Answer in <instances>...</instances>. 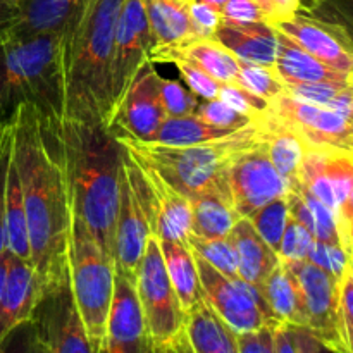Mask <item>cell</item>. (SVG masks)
<instances>
[{
	"instance_id": "obj_1",
	"label": "cell",
	"mask_w": 353,
	"mask_h": 353,
	"mask_svg": "<svg viewBox=\"0 0 353 353\" xmlns=\"http://www.w3.org/2000/svg\"><path fill=\"white\" fill-rule=\"evenodd\" d=\"M12 162L26 212L30 262L41 292L68 274L71 210L61 154V130L23 103L9 119Z\"/></svg>"
},
{
	"instance_id": "obj_2",
	"label": "cell",
	"mask_w": 353,
	"mask_h": 353,
	"mask_svg": "<svg viewBox=\"0 0 353 353\" xmlns=\"http://www.w3.org/2000/svg\"><path fill=\"white\" fill-rule=\"evenodd\" d=\"M61 154L69 210L114 261L123 147L102 123L64 119Z\"/></svg>"
},
{
	"instance_id": "obj_3",
	"label": "cell",
	"mask_w": 353,
	"mask_h": 353,
	"mask_svg": "<svg viewBox=\"0 0 353 353\" xmlns=\"http://www.w3.org/2000/svg\"><path fill=\"white\" fill-rule=\"evenodd\" d=\"M124 0H90L61 33L64 119L107 126L112 114L114 31Z\"/></svg>"
},
{
	"instance_id": "obj_4",
	"label": "cell",
	"mask_w": 353,
	"mask_h": 353,
	"mask_svg": "<svg viewBox=\"0 0 353 353\" xmlns=\"http://www.w3.org/2000/svg\"><path fill=\"white\" fill-rule=\"evenodd\" d=\"M23 103L61 130L64 121V85L61 33L0 37V121L7 123Z\"/></svg>"
},
{
	"instance_id": "obj_5",
	"label": "cell",
	"mask_w": 353,
	"mask_h": 353,
	"mask_svg": "<svg viewBox=\"0 0 353 353\" xmlns=\"http://www.w3.org/2000/svg\"><path fill=\"white\" fill-rule=\"evenodd\" d=\"M259 141L257 123H250L230 137L193 147H168L131 140H119V143L138 164L154 171L188 199L212 193L230 202L228 169L238 155Z\"/></svg>"
},
{
	"instance_id": "obj_6",
	"label": "cell",
	"mask_w": 353,
	"mask_h": 353,
	"mask_svg": "<svg viewBox=\"0 0 353 353\" xmlns=\"http://www.w3.org/2000/svg\"><path fill=\"white\" fill-rule=\"evenodd\" d=\"M68 272L78 312L95 353H103L107 316L114 290V261L97 245L85 226L71 216Z\"/></svg>"
},
{
	"instance_id": "obj_7",
	"label": "cell",
	"mask_w": 353,
	"mask_h": 353,
	"mask_svg": "<svg viewBox=\"0 0 353 353\" xmlns=\"http://www.w3.org/2000/svg\"><path fill=\"white\" fill-rule=\"evenodd\" d=\"M123 147V145H121ZM155 199L145 169L123 148L119 207L114 231V269L134 279L145 243L154 234Z\"/></svg>"
},
{
	"instance_id": "obj_8",
	"label": "cell",
	"mask_w": 353,
	"mask_h": 353,
	"mask_svg": "<svg viewBox=\"0 0 353 353\" xmlns=\"http://www.w3.org/2000/svg\"><path fill=\"white\" fill-rule=\"evenodd\" d=\"M134 288L152 343H162L185 327L186 316L169 281L161 245L155 234L147 238L143 255L134 274Z\"/></svg>"
},
{
	"instance_id": "obj_9",
	"label": "cell",
	"mask_w": 353,
	"mask_h": 353,
	"mask_svg": "<svg viewBox=\"0 0 353 353\" xmlns=\"http://www.w3.org/2000/svg\"><path fill=\"white\" fill-rule=\"evenodd\" d=\"M268 114L293 131L309 150L352 152V119L327 107L295 99L283 92L269 102Z\"/></svg>"
},
{
	"instance_id": "obj_10",
	"label": "cell",
	"mask_w": 353,
	"mask_h": 353,
	"mask_svg": "<svg viewBox=\"0 0 353 353\" xmlns=\"http://www.w3.org/2000/svg\"><path fill=\"white\" fill-rule=\"evenodd\" d=\"M195 255V254H193ZM203 302L236 333H250L265 326H278L268 305L254 286L231 279L195 255Z\"/></svg>"
},
{
	"instance_id": "obj_11",
	"label": "cell",
	"mask_w": 353,
	"mask_h": 353,
	"mask_svg": "<svg viewBox=\"0 0 353 353\" xmlns=\"http://www.w3.org/2000/svg\"><path fill=\"white\" fill-rule=\"evenodd\" d=\"M30 321L47 353H95L72 299L69 272L41 292Z\"/></svg>"
},
{
	"instance_id": "obj_12",
	"label": "cell",
	"mask_w": 353,
	"mask_h": 353,
	"mask_svg": "<svg viewBox=\"0 0 353 353\" xmlns=\"http://www.w3.org/2000/svg\"><path fill=\"white\" fill-rule=\"evenodd\" d=\"M159 72L154 62L141 64L130 86L114 107L107 128L117 140H131L148 143L165 121L159 90Z\"/></svg>"
},
{
	"instance_id": "obj_13",
	"label": "cell",
	"mask_w": 353,
	"mask_h": 353,
	"mask_svg": "<svg viewBox=\"0 0 353 353\" xmlns=\"http://www.w3.org/2000/svg\"><path fill=\"white\" fill-rule=\"evenodd\" d=\"M226 181L231 207L240 217H250L262 205L292 192L290 183L272 165L262 141L234 159Z\"/></svg>"
},
{
	"instance_id": "obj_14",
	"label": "cell",
	"mask_w": 353,
	"mask_h": 353,
	"mask_svg": "<svg viewBox=\"0 0 353 353\" xmlns=\"http://www.w3.org/2000/svg\"><path fill=\"white\" fill-rule=\"evenodd\" d=\"M295 278L302 300L305 327L331 353H352L336 330V281L310 262L279 261Z\"/></svg>"
},
{
	"instance_id": "obj_15",
	"label": "cell",
	"mask_w": 353,
	"mask_h": 353,
	"mask_svg": "<svg viewBox=\"0 0 353 353\" xmlns=\"http://www.w3.org/2000/svg\"><path fill=\"white\" fill-rule=\"evenodd\" d=\"M152 48L150 28L143 0H124L114 31L112 110L130 86Z\"/></svg>"
},
{
	"instance_id": "obj_16",
	"label": "cell",
	"mask_w": 353,
	"mask_h": 353,
	"mask_svg": "<svg viewBox=\"0 0 353 353\" xmlns=\"http://www.w3.org/2000/svg\"><path fill=\"white\" fill-rule=\"evenodd\" d=\"M150 350L152 338L134 288V279L116 271L103 353H150Z\"/></svg>"
},
{
	"instance_id": "obj_17",
	"label": "cell",
	"mask_w": 353,
	"mask_h": 353,
	"mask_svg": "<svg viewBox=\"0 0 353 353\" xmlns=\"http://www.w3.org/2000/svg\"><path fill=\"white\" fill-rule=\"evenodd\" d=\"M279 33L292 38L307 54L323 64L353 74V52L348 31L341 24L316 19L307 14L296 12L290 19L272 24Z\"/></svg>"
},
{
	"instance_id": "obj_18",
	"label": "cell",
	"mask_w": 353,
	"mask_h": 353,
	"mask_svg": "<svg viewBox=\"0 0 353 353\" xmlns=\"http://www.w3.org/2000/svg\"><path fill=\"white\" fill-rule=\"evenodd\" d=\"M40 295L41 286L33 265L28 261L14 257L9 252V265L0 307V341L10 330L30 321Z\"/></svg>"
},
{
	"instance_id": "obj_19",
	"label": "cell",
	"mask_w": 353,
	"mask_h": 353,
	"mask_svg": "<svg viewBox=\"0 0 353 353\" xmlns=\"http://www.w3.org/2000/svg\"><path fill=\"white\" fill-rule=\"evenodd\" d=\"M90 0H16V19L6 31L10 37L62 33L74 23Z\"/></svg>"
},
{
	"instance_id": "obj_20",
	"label": "cell",
	"mask_w": 353,
	"mask_h": 353,
	"mask_svg": "<svg viewBox=\"0 0 353 353\" xmlns=\"http://www.w3.org/2000/svg\"><path fill=\"white\" fill-rule=\"evenodd\" d=\"M219 41L243 64L272 68L278 47V31L265 21L257 23H230L223 21L214 33Z\"/></svg>"
},
{
	"instance_id": "obj_21",
	"label": "cell",
	"mask_w": 353,
	"mask_h": 353,
	"mask_svg": "<svg viewBox=\"0 0 353 353\" xmlns=\"http://www.w3.org/2000/svg\"><path fill=\"white\" fill-rule=\"evenodd\" d=\"M171 59L192 62L216 81L236 85L240 61L214 38H190L174 47L150 52L148 55L150 62H169Z\"/></svg>"
},
{
	"instance_id": "obj_22",
	"label": "cell",
	"mask_w": 353,
	"mask_h": 353,
	"mask_svg": "<svg viewBox=\"0 0 353 353\" xmlns=\"http://www.w3.org/2000/svg\"><path fill=\"white\" fill-rule=\"evenodd\" d=\"M131 157V155H130ZM143 168V165H141ZM150 179L155 199L154 234L159 240L185 243L192 234V202L188 196L179 193L150 169L143 168Z\"/></svg>"
},
{
	"instance_id": "obj_23",
	"label": "cell",
	"mask_w": 353,
	"mask_h": 353,
	"mask_svg": "<svg viewBox=\"0 0 353 353\" xmlns=\"http://www.w3.org/2000/svg\"><path fill=\"white\" fill-rule=\"evenodd\" d=\"M238 257V274L241 281L261 290L272 269L279 264L276 252L259 236L247 217H240L228 236Z\"/></svg>"
},
{
	"instance_id": "obj_24",
	"label": "cell",
	"mask_w": 353,
	"mask_h": 353,
	"mask_svg": "<svg viewBox=\"0 0 353 353\" xmlns=\"http://www.w3.org/2000/svg\"><path fill=\"white\" fill-rule=\"evenodd\" d=\"M274 69L283 83H353V74L323 64L279 31Z\"/></svg>"
},
{
	"instance_id": "obj_25",
	"label": "cell",
	"mask_w": 353,
	"mask_h": 353,
	"mask_svg": "<svg viewBox=\"0 0 353 353\" xmlns=\"http://www.w3.org/2000/svg\"><path fill=\"white\" fill-rule=\"evenodd\" d=\"M255 123H257L261 141L265 147L272 165L293 188L299 181L300 168L309 148L293 131L279 124L268 112Z\"/></svg>"
},
{
	"instance_id": "obj_26",
	"label": "cell",
	"mask_w": 353,
	"mask_h": 353,
	"mask_svg": "<svg viewBox=\"0 0 353 353\" xmlns=\"http://www.w3.org/2000/svg\"><path fill=\"white\" fill-rule=\"evenodd\" d=\"M324 169L336 202L340 243L348 255L353 245V157L352 152H324Z\"/></svg>"
},
{
	"instance_id": "obj_27",
	"label": "cell",
	"mask_w": 353,
	"mask_h": 353,
	"mask_svg": "<svg viewBox=\"0 0 353 353\" xmlns=\"http://www.w3.org/2000/svg\"><path fill=\"white\" fill-rule=\"evenodd\" d=\"M185 331L195 353H240L236 331L203 300L186 314Z\"/></svg>"
},
{
	"instance_id": "obj_28",
	"label": "cell",
	"mask_w": 353,
	"mask_h": 353,
	"mask_svg": "<svg viewBox=\"0 0 353 353\" xmlns=\"http://www.w3.org/2000/svg\"><path fill=\"white\" fill-rule=\"evenodd\" d=\"M150 28V52L174 47L193 37L188 3L179 0H143ZM150 55V54H148Z\"/></svg>"
},
{
	"instance_id": "obj_29",
	"label": "cell",
	"mask_w": 353,
	"mask_h": 353,
	"mask_svg": "<svg viewBox=\"0 0 353 353\" xmlns=\"http://www.w3.org/2000/svg\"><path fill=\"white\" fill-rule=\"evenodd\" d=\"M159 245H161L169 281L186 316L193 307H196L203 300L195 255L190 250L188 245L178 243V241L159 240Z\"/></svg>"
},
{
	"instance_id": "obj_30",
	"label": "cell",
	"mask_w": 353,
	"mask_h": 353,
	"mask_svg": "<svg viewBox=\"0 0 353 353\" xmlns=\"http://www.w3.org/2000/svg\"><path fill=\"white\" fill-rule=\"evenodd\" d=\"M269 314L278 324L305 327L299 286L288 269L279 262L259 290Z\"/></svg>"
},
{
	"instance_id": "obj_31",
	"label": "cell",
	"mask_w": 353,
	"mask_h": 353,
	"mask_svg": "<svg viewBox=\"0 0 353 353\" xmlns=\"http://www.w3.org/2000/svg\"><path fill=\"white\" fill-rule=\"evenodd\" d=\"M286 200H288L290 217H293L303 228H307L314 240L341 247L336 219L327 207H324L319 200L314 199L300 185L293 186Z\"/></svg>"
},
{
	"instance_id": "obj_32",
	"label": "cell",
	"mask_w": 353,
	"mask_h": 353,
	"mask_svg": "<svg viewBox=\"0 0 353 353\" xmlns=\"http://www.w3.org/2000/svg\"><path fill=\"white\" fill-rule=\"evenodd\" d=\"M192 202V234L205 240L228 238L231 230L240 219L230 202L221 196L205 193L190 199Z\"/></svg>"
},
{
	"instance_id": "obj_33",
	"label": "cell",
	"mask_w": 353,
	"mask_h": 353,
	"mask_svg": "<svg viewBox=\"0 0 353 353\" xmlns=\"http://www.w3.org/2000/svg\"><path fill=\"white\" fill-rule=\"evenodd\" d=\"M6 245L7 250L14 257L30 262V240H28L26 212H24L23 192H21V183L16 171V165L12 162V154H10L6 183Z\"/></svg>"
},
{
	"instance_id": "obj_34",
	"label": "cell",
	"mask_w": 353,
	"mask_h": 353,
	"mask_svg": "<svg viewBox=\"0 0 353 353\" xmlns=\"http://www.w3.org/2000/svg\"><path fill=\"white\" fill-rule=\"evenodd\" d=\"M231 133L234 131L210 126L195 114H192V116L165 117V121L155 133L154 140L148 143L168 145V147H193V145L221 140V138L230 137Z\"/></svg>"
},
{
	"instance_id": "obj_35",
	"label": "cell",
	"mask_w": 353,
	"mask_h": 353,
	"mask_svg": "<svg viewBox=\"0 0 353 353\" xmlns=\"http://www.w3.org/2000/svg\"><path fill=\"white\" fill-rule=\"evenodd\" d=\"M285 92L295 99L327 107L353 119V83H283Z\"/></svg>"
},
{
	"instance_id": "obj_36",
	"label": "cell",
	"mask_w": 353,
	"mask_h": 353,
	"mask_svg": "<svg viewBox=\"0 0 353 353\" xmlns=\"http://www.w3.org/2000/svg\"><path fill=\"white\" fill-rule=\"evenodd\" d=\"M288 196V195H286ZM286 196L283 199L271 200L269 203L262 205L261 209L255 210L250 217H247L259 233V236L276 252L278 255L279 243H281L283 233L286 230V224L290 219L288 200Z\"/></svg>"
},
{
	"instance_id": "obj_37",
	"label": "cell",
	"mask_w": 353,
	"mask_h": 353,
	"mask_svg": "<svg viewBox=\"0 0 353 353\" xmlns=\"http://www.w3.org/2000/svg\"><path fill=\"white\" fill-rule=\"evenodd\" d=\"M186 245H188L193 254L203 259L207 264L217 269L221 274L228 276L231 279H240V274H238V257L230 238L205 240V238L190 234Z\"/></svg>"
},
{
	"instance_id": "obj_38",
	"label": "cell",
	"mask_w": 353,
	"mask_h": 353,
	"mask_svg": "<svg viewBox=\"0 0 353 353\" xmlns=\"http://www.w3.org/2000/svg\"><path fill=\"white\" fill-rule=\"evenodd\" d=\"M236 85L245 88L247 92L261 97V99L271 102L278 95L285 92L283 79L276 72L274 65L265 68V65L243 64L240 62V71H238Z\"/></svg>"
},
{
	"instance_id": "obj_39",
	"label": "cell",
	"mask_w": 353,
	"mask_h": 353,
	"mask_svg": "<svg viewBox=\"0 0 353 353\" xmlns=\"http://www.w3.org/2000/svg\"><path fill=\"white\" fill-rule=\"evenodd\" d=\"M353 264L336 281V330L341 343L353 353Z\"/></svg>"
},
{
	"instance_id": "obj_40",
	"label": "cell",
	"mask_w": 353,
	"mask_h": 353,
	"mask_svg": "<svg viewBox=\"0 0 353 353\" xmlns=\"http://www.w3.org/2000/svg\"><path fill=\"white\" fill-rule=\"evenodd\" d=\"M159 90H161L162 105H164L165 116L179 117L192 116L199 107L200 99L188 88L174 79H165L159 76Z\"/></svg>"
},
{
	"instance_id": "obj_41",
	"label": "cell",
	"mask_w": 353,
	"mask_h": 353,
	"mask_svg": "<svg viewBox=\"0 0 353 353\" xmlns=\"http://www.w3.org/2000/svg\"><path fill=\"white\" fill-rule=\"evenodd\" d=\"M307 262L319 268L321 271L327 272L334 281H338L347 271L348 265H352V255H348L340 245L314 240L309 248V254H307Z\"/></svg>"
},
{
	"instance_id": "obj_42",
	"label": "cell",
	"mask_w": 353,
	"mask_h": 353,
	"mask_svg": "<svg viewBox=\"0 0 353 353\" xmlns=\"http://www.w3.org/2000/svg\"><path fill=\"white\" fill-rule=\"evenodd\" d=\"M195 116L200 117L203 123L210 124V126L223 128V130H231L236 131L241 128L248 126L254 121L250 117L243 116L238 110L231 109L228 103H224L223 100L214 99V100H200L199 107L195 110Z\"/></svg>"
},
{
	"instance_id": "obj_43",
	"label": "cell",
	"mask_w": 353,
	"mask_h": 353,
	"mask_svg": "<svg viewBox=\"0 0 353 353\" xmlns=\"http://www.w3.org/2000/svg\"><path fill=\"white\" fill-rule=\"evenodd\" d=\"M217 99L223 100L224 103H228L231 109L238 110V112L243 114V116L250 117L254 123L261 119V117L269 110L268 100L261 99V97L254 95V93L247 92L245 88L233 85V83H221Z\"/></svg>"
},
{
	"instance_id": "obj_44",
	"label": "cell",
	"mask_w": 353,
	"mask_h": 353,
	"mask_svg": "<svg viewBox=\"0 0 353 353\" xmlns=\"http://www.w3.org/2000/svg\"><path fill=\"white\" fill-rule=\"evenodd\" d=\"M314 238L312 234L303 228L299 221L290 217L286 230L283 233L281 243L278 248V257L279 261H288V262H303L307 261V254L312 245Z\"/></svg>"
},
{
	"instance_id": "obj_45",
	"label": "cell",
	"mask_w": 353,
	"mask_h": 353,
	"mask_svg": "<svg viewBox=\"0 0 353 353\" xmlns=\"http://www.w3.org/2000/svg\"><path fill=\"white\" fill-rule=\"evenodd\" d=\"M168 64H174L176 68H178L183 81L186 83V86H188L200 100L217 99L221 83L210 78V76L207 74V72H203L202 69L193 65L192 62L183 61V59H171Z\"/></svg>"
},
{
	"instance_id": "obj_46",
	"label": "cell",
	"mask_w": 353,
	"mask_h": 353,
	"mask_svg": "<svg viewBox=\"0 0 353 353\" xmlns=\"http://www.w3.org/2000/svg\"><path fill=\"white\" fill-rule=\"evenodd\" d=\"M0 353H47L31 321L19 324L0 341Z\"/></svg>"
},
{
	"instance_id": "obj_47",
	"label": "cell",
	"mask_w": 353,
	"mask_h": 353,
	"mask_svg": "<svg viewBox=\"0 0 353 353\" xmlns=\"http://www.w3.org/2000/svg\"><path fill=\"white\" fill-rule=\"evenodd\" d=\"M10 147H12V138H10V124H0V257L6 245V183H7V169L10 162Z\"/></svg>"
},
{
	"instance_id": "obj_48",
	"label": "cell",
	"mask_w": 353,
	"mask_h": 353,
	"mask_svg": "<svg viewBox=\"0 0 353 353\" xmlns=\"http://www.w3.org/2000/svg\"><path fill=\"white\" fill-rule=\"evenodd\" d=\"M188 14L195 38H214V33L219 28V24L223 23L219 10L202 2L190 3Z\"/></svg>"
},
{
	"instance_id": "obj_49",
	"label": "cell",
	"mask_w": 353,
	"mask_h": 353,
	"mask_svg": "<svg viewBox=\"0 0 353 353\" xmlns=\"http://www.w3.org/2000/svg\"><path fill=\"white\" fill-rule=\"evenodd\" d=\"M221 17L230 23H257L265 21L264 12L255 0H228L221 7Z\"/></svg>"
},
{
	"instance_id": "obj_50",
	"label": "cell",
	"mask_w": 353,
	"mask_h": 353,
	"mask_svg": "<svg viewBox=\"0 0 353 353\" xmlns=\"http://www.w3.org/2000/svg\"><path fill=\"white\" fill-rule=\"evenodd\" d=\"M274 327L265 326L250 333H238L240 353H269L274 345Z\"/></svg>"
},
{
	"instance_id": "obj_51",
	"label": "cell",
	"mask_w": 353,
	"mask_h": 353,
	"mask_svg": "<svg viewBox=\"0 0 353 353\" xmlns=\"http://www.w3.org/2000/svg\"><path fill=\"white\" fill-rule=\"evenodd\" d=\"M300 12V0H269V10L265 23L276 24L290 19Z\"/></svg>"
},
{
	"instance_id": "obj_52",
	"label": "cell",
	"mask_w": 353,
	"mask_h": 353,
	"mask_svg": "<svg viewBox=\"0 0 353 353\" xmlns=\"http://www.w3.org/2000/svg\"><path fill=\"white\" fill-rule=\"evenodd\" d=\"M292 327L293 343H295L296 353H323L324 347L307 327Z\"/></svg>"
},
{
	"instance_id": "obj_53",
	"label": "cell",
	"mask_w": 353,
	"mask_h": 353,
	"mask_svg": "<svg viewBox=\"0 0 353 353\" xmlns=\"http://www.w3.org/2000/svg\"><path fill=\"white\" fill-rule=\"evenodd\" d=\"M150 353H195L192 348V343L188 340L185 327L174 334L169 340L162 341V343H152Z\"/></svg>"
},
{
	"instance_id": "obj_54",
	"label": "cell",
	"mask_w": 353,
	"mask_h": 353,
	"mask_svg": "<svg viewBox=\"0 0 353 353\" xmlns=\"http://www.w3.org/2000/svg\"><path fill=\"white\" fill-rule=\"evenodd\" d=\"M274 350L276 353H296L292 327L285 324H278L274 327Z\"/></svg>"
},
{
	"instance_id": "obj_55",
	"label": "cell",
	"mask_w": 353,
	"mask_h": 353,
	"mask_svg": "<svg viewBox=\"0 0 353 353\" xmlns=\"http://www.w3.org/2000/svg\"><path fill=\"white\" fill-rule=\"evenodd\" d=\"M16 19V6L12 0H0V37L12 26Z\"/></svg>"
},
{
	"instance_id": "obj_56",
	"label": "cell",
	"mask_w": 353,
	"mask_h": 353,
	"mask_svg": "<svg viewBox=\"0 0 353 353\" xmlns=\"http://www.w3.org/2000/svg\"><path fill=\"white\" fill-rule=\"evenodd\" d=\"M7 265H9V250H3L2 257H0V307H2V296H3V285H6V274Z\"/></svg>"
},
{
	"instance_id": "obj_57",
	"label": "cell",
	"mask_w": 353,
	"mask_h": 353,
	"mask_svg": "<svg viewBox=\"0 0 353 353\" xmlns=\"http://www.w3.org/2000/svg\"><path fill=\"white\" fill-rule=\"evenodd\" d=\"M323 0H300V10H314Z\"/></svg>"
},
{
	"instance_id": "obj_58",
	"label": "cell",
	"mask_w": 353,
	"mask_h": 353,
	"mask_svg": "<svg viewBox=\"0 0 353 353\" xmlns=\"http://www.w3.org/2000/svg\"><path fill=\"white\" fill-rule=\"evenodd\" d=\"M193 2H202V3H207V6H212V7H216L217 10H221V7H223L224 3L228 2V0H193Z\"/></svg>"
},
{
	"instance_id": "obj_59",
	"label": "cell",
	"mask_w": 353,
	"mask_h": 353,
	"mask_svg": "<svg viewBox=\"0 0 353 353\" xmlns=\"http://www.w3.org/2000/svg\"><path fill=\"white\" fill-rule=\"evenodd\" d=\"M255 2L259 3V7H261L262 12H264V17L268 16V10H269V0H255Z\"/></svg>"
},
{
	"instance_id": "obj_60",
	"label": "cell",
	"mask_w": 353,
	"mask_h": 353,
	"mask_svg": "<svg viewBox=\"0 0 353 353\" xmlns=\"http://www.w3.org/2000/svg\"><path fill=\"white\" fill-rule=\"evenodd\" d=\"M179 2H183V3H188V6H190V3H192L193 0H179Z\"/></svg>"
},
{
	"instance_id": "obj_61",
	"label": "cell",
	"mask_w": 353,
	"mask_h": 353,
	"mask_svg": "<svg viewBox=\"0 0 353 353\" xmlns=\"http://www.w3.org/2000/svg\"><path fill=\"white\" fill-rule=\"evenodd\" d=\"M12 2H16V0H12Z\"/></svg>"
},
{
	"instance_id": "obj_62",
	"label": "cell",
	"mask_w": 353,
	"mask_h": 353,
	"mask_svg": "<svg viewBox=\"0 0 353 353\" xmlns=\"http://www.w3.org/2000/svg\"><path fill=\"white\" fill-rule=\"evenodd\" d=\"M0 123H2V121H0Z\"/></svg>"
},
{
	"instance_id": "obj_63",
	"label": "cell",
	"mask_w": 353,
	"mask_h": 353,
	"mask_svg": "<svg viewBox=\"0 0 353 353\" xmlns=\"http://www.w3.org/2000/svg\"><path fill=\"white\" fill-rule=\"evenodd\" d=\"M0 124H2V123H0Z\"/></svg>"
}]
</instances>
